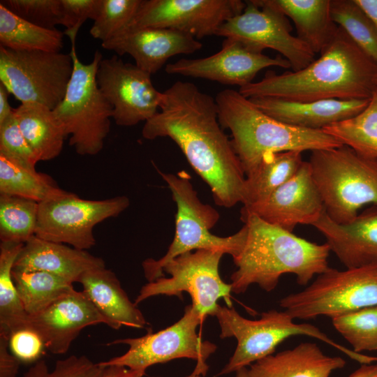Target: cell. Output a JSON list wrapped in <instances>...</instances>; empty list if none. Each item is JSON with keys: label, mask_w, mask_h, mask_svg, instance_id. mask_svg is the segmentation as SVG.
I'll return each instance as SVG.
<instances>
[{"label": "cell", "mask_w": 377, "mask_h": 377, "mask_svg": "<svg viewBox=\"0 0 377 377\" xmlns=\"http://www.w3.org/2000/svg\"><path fill=\"white\" fill-rule=\"evenodd\" d=\"M159 108L145 123L142 137L172 139L208 184L217 205L242 203L246 176L219 121L215 98L191 82L178 80L162 92Z\"/></svg>", "instance_id": "cell-1"}, {"label": "cell", "mask_w": 377, "mask_h": 377, "mask_svg": "<svg viewBox=\"0 0 377 377\" xmlns=\"http://www.w3.org/2000/svg\"><path fill=\"white\" fill-rule=\"evenodd\" d=\"M377 65L340 27L327 45L305 68L277 74L240 87L247 98L274 97L307 102L319 100L369 99L376 87Z\"/></svg>", "instance_id": "cell-2"}, {"label": "cell", "mask_w": 377, "mask_h": 377, "mask_svg": "<svg viewBox=\"0 0 377 377\" xmlns=\"http://www.w3.org/2000/svg\"><path fill=\"white\" fill-rule=\"evenodd\" d=\"M241 219L248 235L242 251L233 259L237 269L230 276L232 293H243L254 283L270 292L286 274L295 275L298 284L306 286L330 268L327 243L309 242L253 214Z\"/></svg>", "instance_id": "cell-3"}, {"label": "cell", "mask_w": 377, "mask_h": 377, "mask_svg": "<svg viewBox=\"0 0 377 377\" xmlns=\"http://www.w3.org/2000/svg\"><path fill=\"white\" fill-rule=\"evenodd\" d=\"M215 101L219 121L231 132L232 145L245 176L270 153L313 151L343 145L322 129L291 126L267 115L239 91L224 89Z\"/></svg>", "instance_id": "cell-4"}, {"label": "cell", "mask_w": 377, "mask_h": 377, "mask_svg": "<svg viewBox=\"0 0 377 377\" xmlns=\"http://www.w3.org/2000/svg\"><path fill=\"white\" fill-rule=\"evenodd\" d=\"M167 183L177 205L175 233L167 253L160 259L149 258L142 262L145 278L149 282L163 276V267L175 258L199 249L216 250L239 256L245 245L248 228L246 224L236 233L228 237L213 235L219 214L212 206L202 203L198 197L191 176L184 170L177 175L158 170Z\"/></svg>", "instance_id": "cell-5"}, {"label": "cell", "mask_w": 377, "mask_h": 377, "mask_svg": "<svg viewBox=\"0 0 377 377\" xmlns=\"http://www.w3.org/2000/svg\"><path fill=\"white\" fill-rule=\"evenodd\" d=\"M214 316L221 327L220 337H233L237 341L233 355L219 373V376L236 372L273 354L282 341L297 335L317 339L363 364L376 360V357L356 353L338 343L313 325L294 323L286 311L270 310L262 313L258 320H249L242 316L233 306L219 304Z\"/></svg>", "instance_id": "cell-6"}, {"label": "cell", "mask_w": 377, "mask_h": 377, "mask_svg": "<svg viewBox=\"0 0 377 377\" xmlns=\"http://www.w3.org/2000/svg\"><path fill=\"white\" fill-rule=\"evenodd\" d=\"M328 216L346 223L367 205L377 206V159L346 145L311 151L309 161Z\"/></svg>", "instance_id": "cell-7"}, {"label": "cell", "mask_w": 377, "mask_h": 377, "mask_svg": "<svg viewBox=\"0 0 377 377\" xmlns=\"http://www.w3.org/2000/svg\"><path fill=\"white\" fill-rule=\"evenodd\" d=\"M70 53L73 59V74L64 98L53 112L68 136L71 135L69 145L77 154L94 156L103 148L112 118V107L96 82L103 57L97 50L92 61L84 64L77 57L75 45H71Z\"/></svg>", "instance_id": "cell-8"}, {"label": "cell", "mask_w": 377, "mask_h": 377, "mask_svg": "<svg viewBox=\"0 0 377 377\" xmlns=\"http://www.w3.org/2000/svg\"><path fill=\"white\" fill-rule=\"evenodd\" d=\"M293 318L336 316L377 305V263L338 270L330 267L303 290L279 302Z\"/></svg>", "instance_id": "cell-9"}, {"label": "cell", "mask_w": 377, "mask_h": 377, "mask_svg": "<svg viewBox=\"0 0 377 377\" xmlns=\"http://www.w3.org/2000/svg\"><path fill=\"white\" fill-rule=\"evenodd\" d=\"M205 320L196 307L188 305L183 316L170 327L155 333L149 329L141 337L116 339L108 343L127 344L129 348L124 355L100 364L104 367L123 366L145 373L151 365L188 358L196 362L193 372L205 376L209 369L207 360L216 351V346L202 340L197 333L198 327Z\"/></svg>", "instance_id": "cell-10"}, {"label": "cell", "mask_w": 377, "mask_h": 377, "mask_svg": "<svg viewBox=\"0 0 377 377\" xmlns=\"http://www.w3.org/2000/svg\"><path fill=\"white\" fill-rule=\"evenodd\" d=\"M73 71L71 54L0 47V82L21 102L54 110L64 98Z\"/></svg>", "instance_id": "cell-11"}, {"label": "cell", "mask_w": 377, "mask_h": 377, "mask_svg": "<svg viewBox=\"0 0 377 377\" xmlns=\"http://www.w3.org/2000/svg\"><path fill=\"white\" fill-rule=\"evenodd\" d=\"M224 253L220 251L199 249L183 253L165 264L163 271L170 275L161 277L143 286L135 303L156 295L177 296L182 298L188 293L192 305L202 316H214L223 298L228 307H232L230 301L231 285L225 283L219 272L220 260Z\"/></svg>", "instance_id": "cell-12"}, {"label": "cell", "mask_w": 377, "mask_h": 377, "mask_svg": "<svg viewBox=\"0 0 377 377\" xmlns=\"http://www.w3.org/2000/svg\"><path fill=\"white\" fill-rule=\"evenodd\" d=\"M129 205L130 200L125 195L85 200L69 192L39 202L35 236L87 251L96 244L95 226L117 216Z\"/></svg>", "instance_id": "cell-13"}, {"label": "cell", "mask_w": 377, "mask_h": 377, "mask_svg": "<svg viewBox=\"0 0 377 377\" xmlns=\"http://www.w3.org/2000/svg\"><path fill=\"white\" fill-rule=\"evenodd\" d=\"M245 2L244 10L224 22L216 36L237 39L262 52L267 48L276 50L290 63L293 71L314 60L316 54L310 47L291 34L288 17L263 0Z\"/></svg>", "instance_id": "cell-14"}, {"label": "cell", "mask_w": 377, "mask_h": 377, "mask_svg": "<svg viewBox=\"0 0 377 377\" xmlns=\"http://www.w3.org/2000/svg\"><path fill=\"white\" fill-rule=\"evenodd\" d=\"M96 82L112 107L118 126H133L153 117L159 108L162 92L153 85L151 75L117 55L102 59Z\"/></svg>", "instance_id": "cell-15"}, {"label": "cell", "mask_w": 377, "mask_h": 377, "mask_svg": "<svg viewBox=\"0 0 377 377\" xmlns=\"http://www.w3.org/2000/svg\"><path fill=\"white\" fill-rule=\"evenodd\" d=\"M245 6L241 0H142L126 29H171L202 38L216 36L219 27Z\"/></svg>", "instance_id": "cell-16"}, {"label": "cell", "mask_w": 377, "mask_h": 377, "mask_svg": "<svg viewBox=\"0 0 377 377\" xmlns=\"http://www.w3.org/2000/svg\"><path fill=\"white\" fill-rule=\"evenodd\" d=\"M271 66L290 68V63L281 55L272 58L237 39L226 38L218 52L203 58L182 59L168 64L165 72L240 88L253 82L261 70Z\"/></svg>", "instance_id": "cell-17"}, {"label": "cell", "mask_w": 377, "mask_h": 377, "mask_svg": "<svg viewBox=\"0 0 377 377\" xmlns=\"http://www.w3.org/2000/svg\"><path fill=\"white\" fill-rule=\"evenodd\" d=\"M324 204L309 161L264 200L242 207L241 218L253 214L263 221L293 232L298 224L313 225L324 211Z\"/></svg>", "instance_id": "cell-18"}, {"label": "cell", "mask_w": 377, "mask_h": 377, "mask_svg": "<svg viewBox=\"0 0 377 377\" xmlns=\"http://www.w3.org/2000/svg\"><path fill=\"white\" fill-rule=\"evenodd\" d=\"M29 318V325L40 336L45 348L59 355L68 351L84 327L100 323L108 326L86 294L75 289Z\"/></svg>", "instance_id": "cell-19"}, {"label": "cell", "mask_w": 377, "mask_h": 377, "mask_svg": "<svg viewBox=\"0 0 377 377\" xmlns=\"http://www.w3.org/2000/svg\"><path fill=\"white\" fill-rule=\"evenodd\" d=\"M101 45L119 55H131L135 65L150 75L159 71L171 57L190 54L202 46L188 34L153 27L126 29Z\"/></svg>", "instance_id": "cell-20"}, {"label": "cell", "mask_w": 377, "mask_h": 377, "mask_svg": "<svg viewBox=\"0 0 377 377\" xmlns=\"http://www.w3.org/2000/svg\"><path fill=\"white\" fill-rule=\"evenodd\" d=\"M346 267L351 269L377 263V206L371 205L350 222L338 223L325 210L312 225Z\"/></svg>", "instance_id": "cell-21"}, {"label": "cell", "mask_w": 377, "mask_h": 377, "mask_svg": "<svg viewBox=\"0 0 377 377\" xmlns=\"http://www.w3.org/2000/svg\"><path fill=\"white\" fill-rule=\"evenodd\" d=\"M253 104L267 115L287 124L309 129H322L362 112L369 99H327L307 102L274 97H252Z\"/></svg>", "instance_id": "cell-22"}, {"label": "cell", "mask_w": 377, "mask_h": 377, "mask_svg": "<svg viewBox=\"0 0 377 377\" xmlns=\"http://www.w3.org/2000/svg\"><path fill=\"white\" fill-rule=\"evenodd\" d=\"M104 260L65 244L33 236L25 242L14 263L13 269L44 271L59 276L71 283L78 282L86 272L105 267Z\"/></svg>", "instance_id": "cell-23"}, {"label": "cell", "mask_w": 377, "mask_h": 377, "mask_svg": "<svg viewBox=\"0 0 377 377\" xmlns=\"http://www.w3.org/2000/svg\"><path fill=\"white\" fill-rule=\"evenodd\" d=\"M78 283L111 328L118 330L124 325L144 329L147 325L142 313L129 300L118 278L110 269L105 267L89 270L80 276Z\"/></svg>", "instance_id": "cell-24"}, {"label": "cell", "mask_w": 377, "mask_h": 377, "mask_svg": "<svg viewBox=\"0 0 377 377\" xmlns=\"http://www.w3.org/2000/svg\"><path fill=\"white\" fill-rule=\"evenodd\" d=\"M345 364L342 357L327 355L316 343L305 342L255 362L248 371L249 377H329Z\"/></svg>", "instance_id": "cell-25"}, {"label": "cell", "mask_w": 377, "mask_h": 377, "mask_svg": "<svg viewBox=\"0 0 377 377\" xmlns=\"http://www.w3.org/2000/svg\"><path fill=\"white\" fill-rule=\"evenodd\" d=\"M290 18L297 38L315 53H320L337 29L331 17V0H263Z\"/></svg>", "instance_id": "cell-26"}, {"label": "cell", "mask_w": 377, "mask_h": 377, "mask_svg": "<svg viewBox=\"0 0 377 377\" xmlns=\"http://www.w3.org/2000/svg\"><path fill=\"white\" fill-rule=\"evenodd\" d=\"M19 127L40 161H50L61 152L68 136L53 110L35 103H21L14 108Z\"/></svg>", "instance_id": "cell-27"}, {"label": "cell", "mask_w": 377, "mask_h": 377, "mask_svg": "<svg viewBox=\"0 0 377 377\" xmlns=\"http://www.w3.org/2000/svg\"><path fill=\"white\" fill-rule=\"evenodd\" d=\"M302 153L288 151L265 155L258 166L246 176L242 207L264 200L290 179L304 162Z\"/></svg>", "instance_id": "cell-28"}, {"label": "cell", "mask_w": 377, "mask_h": 377, "mask_svg": "<svg viewBox=\"0 0 377 377\" xmlns=\"http://www.w3.org/2000/svg\"><path fill=\"white\" fill-rule=\"evenodd\" d=\"M68 193L59 187L50 176L0 154V194L39 203Z\"/></svg>", "instance_id": "cell-29"}, {"label": "cell", "mask_w": 377, "mask_h": 377, "mask_svg": "<svg viewBox=\"0 0 377 377\" xmlns=\"http://www.w3.org/2000/svg\"><path fill=\"white\" fill-rule=\"evenodd\" d=\"M64 32L34 24L0 4L1 47L14 50L60 52Z\"/></svg>", "instance_id": "cell-30"}, {"label": "cell", "mask_w": 377, "mask_h": 377, "mask_svg": "<svg viewBox=\"0 0 377 377\" xmlns=\"http://www.w3.org/2000/svg\"><path fill=\"white\" fill-rule=\"evenodd\" d=\"M24 244H0V336L9 339L11 334L29 326V316L24 309L15 286L12 272Z\"/></svg>", "instance_id": "cell-31"}, {"label": "cell", "mask_w": 377, "mask_h": 377, "mask_svg": "<svg viewBox=\"0 0 377 377\" xmlns=\"http://www.w3.org/2000/svg\"><path fill=\"white\" fill-rule=\"evenodd\" d=\"M322 130L360 155L377 159V86L362 112Z\"/></svg>", "instance_id": "cell-32"}, {"label": "cell", "mask_w": 377, "mask_h": 377, "mask_svg": "<svg viewBox=\"0 0 377 377\" xmlns=\"http://www.w3.org/2000/svg\"><path fill=\"white\" fill-rule=\"evenodd\" d=\"M12 276L24 309L29 316L38 314L74 290L72 283L44 271L13 269Z\"/></svg>", "instance_id": "cell-33"}, {"label": "cell", "mask_w": 377, "mask_h": 377, "mask_svg": "<svg viewBox=\"0 0 377 377\" xmlns=\"http://www.w3.org/2000/svg\"><path fill=\"white\" fill-rule=\"evenodd\" d=\"M39 203L0 194L1 242L24 244L35 235Z\"/></svg>", "instance_id": "cell-34"}, {"label": "cell", "mask_w": 377, "mask_h": 377, "mask_svg": "<svg viewBox=\"0 0 377 377\" xmlns=\"http://www.w3.org/2000/svg\"><path fill=\"white\" fill-rule=\"evenodd\" d=\"M331 17L377 65V28L354 0H331Z\"/></svg>", "instance_id": "cell-35"}, {"label": "cell", "mask_w": 377, "mask_h": 377, "mask_svg": "<svg viewBox=\"0 0 377 377\" xmlns=\"http://www.w3.org/2000/svg\"><path fill=\"white\" fill-rule=\"evenodd\" d=\"M332 323L355 352L377 350V305L336 316Z\"/></svg>", "instance_id": "cell-36"}, {"label": "cell", "mask_w": 377, "mask_h": 377, "mask_svg": "<svg viewBox=\"0 0 377 377\" xmlns=\"http://www.w3.org/2000/svg\"><path fill=\"white\" fill-rule=\"evenodd\" d=\"M142 0H103L101 10L89 30L102 43L124 31L136 15Z\"/></svg>", "instance_id": "cell-37"}, {"label": "cell", "mask_w": 377, "mask_h": 377, "mask_svg": "<svg viewBox=\"0 0 377 377\" xmlns=\"http://www.w3.org/2000/svg\"><path fill=\"white\" fill-rule=\"evenodd\" d=\"M0 4L40 27L54 29L56 25H61V0H3Z\"/></svg>", "instance_id": "cell-38"}, {"label": "cell", "mask_w": 377, "mask_h": 377, "mask_svg": "<svg viewBox=\"0 0 377 377\" xmlns=\"http://www.w3.org/2000/svg\"><path fill=\"white\" fill-rule=\"evenodd\" d=\"M105 367L84 355H71L57 360L50 370L44 360H38L23 377H102Z\"/></svg>", "instance_id": "cell-39"}, {"label": "cell", "mask_w": 377, "mask_h": 377, "mask_svg": "<svg viewBox=\"0 0 377 377\" xmlns=\"http://www.w3.org/2000/svg\"><path fill=\"white\" fill-rule=\"evenodd\" d=\"M0 154L36 168L39 161L22 133L14 114L0 124Z\"/></svg>", "instance_id": "cell-40"}, {"label": "cell", "mask_w": 377, "mask_h": 377, "mask_svg": "<svg viewBox=\"0 0 377 377\" xmlns=\"http://www.w3.org/2000/svg\"><path fill=\"white\" fill-rule=\"evenodd\" d=\"M103 0H61V25L66 27L64 34L71 45H75L77 32L84 22L97 18Z\"/></svg>", "instance_id": "cell-41"}, {"label": "cell", "mask_w": 377, "mask_h": 377, "mask_svg": "<svg viewBox=\"0 0 377 377\" xmlns=\"http://www.w3.org/2000/svg\"><path fill=\"white\" fill-rule=\"evenodd\" d=\"M10 352L21 362H37L45 348L38 333L30 325L13 332L9 337Z\"/></svg>", "instance_id": "cell-42"}, {"label": "cell", "mask_w": 377, "mask_h": 377, "mask_svg": "<svg viewBox=\"0 0 377 377\" xmlns=\"http://www.w3.org/2000/svg\"><path fill=\"white\" fill-rule=\"evenodd\" d=\"M21 363L10 350L9 339L0 336V377H16Z\"/></svg>", "instance_id": "cell-43"}, {"label": "cell", "mask_w": 377, "mask_h": 377, "mask_svg": "<svg viewBox=\"0 0 377 377\" xmlns=\"http://www.w3.org/2000/svg\"><path fill=\"white\" fill-rule=\"evenodd\" d=\"M145 373L131 369L126 367L110 365L106 366L102 377H143Z\"/></svg>", "instance_id": "cell-44"}, {"label": "cell", "mask_w": 377, "mask_h": 377, "mask_svg": "<svg viewBox=\"0 0 377 377\" xmlns=\"http://www.w3.org/2000/svg\"><path fill=\"white\" fill-rule=\"evenodd\" d=\"M9 94L7 88L0 82V124L14 114V108L8 101Z\"/></svg>", "instance_id": "cell-45"}, {"label": "cell", "mask_w": 377, "mask_h": 377, "mask_svg": "<svg viewBox=\"0 0 377 377\" xmlns=\"http://www.w3.org/2000/svg\"><path fill=\"white\" fill-rule=\"evenodd\" d=\"M377 28V0H354Z\"/></svg>", "instance_id": "cell-46"}, {"label": "cell", "mask_w": 377, "mask_h": 377, "mask_svg": "<svg viewBox=\"0 0 377 377\" xmlns=\"http://www.w3.org/2000/svg\"><path fill=\"white\" fill-rule=\"evenodd\" d=\"M377 376V363L364 364L359 369L350 374L349 377H376Z\"/></svg>", "instance_id": "cell-47"}, {"label": "cell", "mask_w": 377, "mask_h": 377, "mask_svg": "<svg viewBox=\"0 0 377 377\" xmlns=\"http://www.w3.org/2000/svg\"><path fill=\"white\" fill-rule=\"evenodd\" d=\"M235 377H249L248 369L245 367L237 371Z\"/></svg>", "instance_id": "cell-48"}, {"label": "cell", "mask_w": 377, "mask_h": 377, "mask_svg": "<svg viewBox=\"0 0 377 377\" xmlns=\"http://www.w3.org/2000/svg\"><path fill=\"white\" fill-rule=\"evenodd\" d=\"M187 377H201V375L197 374L193 371Z\"/></svg>", "instance_id": "cell-49"}, {"label": "cell", "mask_w": 377, "mask_h": 377, "mask_svg": "<svg viewBox=\"0 0 377 377\" xmlns=\"http://www.w3.org/2000/svg\"><path fill=\"white\" fill-rule=\"evenodd\" d=\"M375 82H376V84L377 86V74H376V77H375Z\"/></svg>", "instance_id": "cell-50"}, {"label": "cell", "mask_w": 377, "mask_h": 377, "mask_svg": "<svg viewBox=\"0 0 377 377\" xmlns=\"http://www.w3.org/2000/svg\"><path fill=\"white\" fill-rule=\"evenodd\" d=\"M376 377H377V376Z\"/></svg>", "instance_id": "cell-51"}]
</instances>
